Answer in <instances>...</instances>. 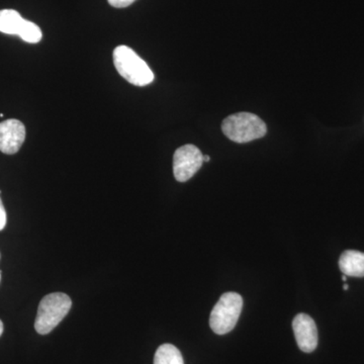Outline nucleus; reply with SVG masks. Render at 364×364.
Returning a JSON list of instances; mask_svg holds the SVG:
<instances>
[{
	"mask_svg": "<svg viewBox=\"0 0 364 364\" xmlns=\"http://www.w3.org/2000/svg\"><path fill=\"white\" fill-rule=\"evenodd\" d=\"M293 329L299 348L311 353L318 346V330L315 321L306 314H299L294 318Z\"/></svg>",
	"mask_w": 364,
	"mask_h": 364,
	"instance_id": "6e6552de",
	"label": "nucleus"
},
{
	"mask_svg": "<svg viewBox=\"0 0 364 364\" xmlns=\"http://www.w3.org/2000/svg\"><path fill=\"white\" fill-rule=\"evenodd\" d=\"M107 1L116 9H124V7L130 6L136 0H107Z\"/></svg>",
	"mask_w": 364,
	"mask_h": 364,
	"instance_id": "9b49d317",
	"label": "nucleus"
},
{
	"mask_svg": "<svg viewBox=\"0 0 364 364\" xmlns=\"http://www.w3.org/2000/svg\"><path fill=\"white\" fill-rule=\"evenodd\" d=\"M114 63L119 75L131 85L146 86L154 81V73L150 67L130 47H117L114 51Z\"/></svg>",
	"mask_w": 364,
	"mask_h": 364,
	"instance_id": "f257e3e1",
	"label": "nucleus"
},
{
	"mask_svg": "<svg viewBox=\"0 0 364 364\" xmlns=\"http://www.w3.org/2000/svg\"><path fill=\"white\" fill-rule=\"evenodd\" d=\"M0 274H1V272H0ZM0 279H1V275H0Z\"/></svg>",
	"mask_w": 364,
	"mask_h": 364,
	"instance_id": "f3484780",
	"label": "nucleus"
},
{
	"mask_svg": "<svg viewBox=\"0 0 364 364\" xmlns=\"http://www.w3.org/2000/svg\"><path fill=\"white\" fill-rule=\"evenodd\" d=\"M210 160V157L208 155H203V162H208Z\"/></svg>",
	"mask_w": 364,
	"mask_h": 364,
	"instance_id": "4468645a",
	"label": "nucleus"
},
{
	"mask_svg": "<svg viewBox=\"0 0 364 364\" xmlns=\"http://www.w3.org/2000/svg\"><path fill=\"white\" fill-rule=\"evenodd\" d=\"M154 364H184L181 352L172 344H163L155 353Z\"/></svg>",
	"mask_w": 364,
	"mask_h": 364,
	"instance_id": "9d476101",
	"label": "nucleus"
},
{
	"mask_svg": "<svg viewBox=\"0 0 364 364\" xmlns=\"http://www.w3.org/2000/svg\"><path fill=\"white\" fill-rule=\"evenodd\" d=\"M4 323H2V321L0 320V336H1L2 333H4Z\"/></svg>",
	"mask_w": 364,
	"mask_h": 364,
	"instance_id": "ddd939ff",
	"label": "nucleus"
},
{
	"mask_svg": "<svg viewBox=\"0 0 364 364\" xmlns=\"http://www.w3.org/2000/svg\"><path fill=\"white\" fill-rule=\"evenodd\" d=\"M0 32L16 35L30 44H37L42 40V31L33 21H26L14 9L0 11Z\"/></svg>",
	"mask_w": 364,
	"mask_h": 364,
	"instance_id": "39448f33",
	"label": "nucleus"
},
{
	"mask_svg": "<svg viewBox=\"0 0 364 364\" xmlns=\"http://www.w3.org/2000/svg\"><path fill=\"white\" fill-rule=\"evenodd\" d=\"M203 162V153L195 145L188 144L178 148L173 156V173L176 181H189L202 167Z\"/></svg>",
	"mask_w": 364,
	"mask_h": 364,
	"instance_id": "423d86ee",
	"label": "nucleus"
},
{
	"mask_svg": "<svg viewBox=\"0 0 364 364\" xmlns=\"http://www.w3.org/2000/svg\"><path fill=\"white\" fill-rule=\"evenodd\" d=\"M222 130L230 140L244 144L264 136L267 133V127L256 114L238 112L224 119Z\"/></svg>",
	"mask_w": 364,
	"mask_h": 364,
	"instance_id": "f03ea898",
	"label": "nucleus"
},
{
	"mask_svg": "<svg viewBox=\"0 0 364 364\" xmlns=\"http://www.w3.org/2000/svg\"><path fill=\"white\" fill-rule=\"evenodd\" d=\"M342 280H343V282H346V280H347L346 275H343V277H342Z\"/></svg>",
	"mask_w": 364,
	"mask_h": 364,
	"instance_id": "dca6fc26",
	"label": "nucleus"
},
{
	"mask_svg": "<svg viewBox=\"0 0 364 364\" xmlns=\"http://www.w3.org/2000/svg\"><path fill=\"white\" fill-rule=\"evenodd\" d=\"M243 309V299L239 294H223L210 316V326L218 335L231 332L237 325Z\"/></svg>",
	"mask_w": 364,
	"mask_h": 364,
	"instance_id": "20e7f679",
	"label": "nucleus"
},
{
	"mask_svg": "<svg viewBox=\"0 0 364 364\" xmlns=\"http://www.w3.org/2000/svg\"><path fill=\"white\" fill-rule=\"evenodd\" d=\"M26 140V127L16 119L0 123V151L4 154L14 155L20 151Z\"/></svg>",
	"mask_w": 364,
	"mask_h": 364,
	"instance_id": "0eeeda50",
	"label": "nucleus"
},
{
	"mask_svg": "<svg viewBox=\"0 0 364 364\" xmlns=\"http://www.w3.org/2000/svg\"><path fill=\"white\" fill-rule=\"evenodd\" d=\"M343 289H345V291H347V289H349L348 284H345L344 286H343Z\"/></svg>",
	"mask_w": 364,
	"mask_h": 364,
	"instance_id": "2eb2a0df",
	"label": "nucleus"
},
{
	"mask_svg": "<svg viewBox=\"0 0 364 364\" xmlns=\"http://www.w3.org/2000/svg\"><path fill=\"white\" fill-rule=\"evenodd\" d=\"M340 270L346 277H364V253L360 251L346 250L339 259Z\"/></svg>",
	"mask_w": 364,
	"mask_h": 364,
	"instance_id": "1a4fd4ad",
	"label": "nucleus"
},
{
	"mask_svg": "<svg viewBox=\"0 0 364 364\" xmlns=\"http://www.w3.org/2000/svg\"><path fill=\"white\" fill-rule=\"evenodd\" d=\"M72 306L71 299L66 294H47L41 301L35 321L36 331L41 335L51 333L66 317Z\"/></svg>",
	"mask_w": 364,
	"mask_h": 364,
	"instance_id": "7ed1b4c3",
	"label": "nucleus"
},
{
	"mask_svg": "<svg viewBox=\"0 0 364 364\" xmlns=\"http://www.w3.org/2000/svg\"><path fill=\"white\" fill-rule=\"evenodd\" d=\"M6 212L4 208V203H2L1 198H0V231L4 229L6 225Z\"/></svg>",
	"mask_w": 364,
	"mask_h": 364,
	"instance_id": "f8f14e48",
	"label": "nucleus"
}]
</instances>
